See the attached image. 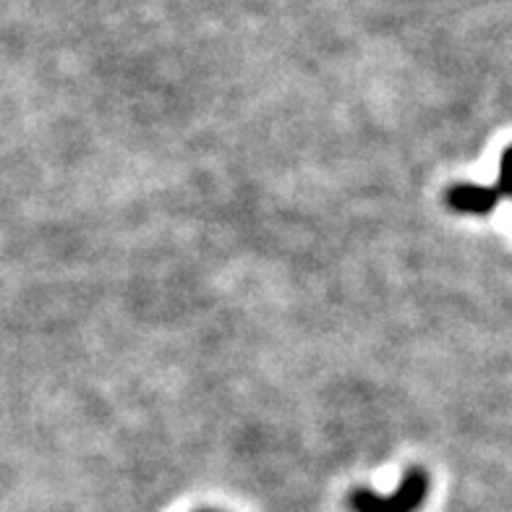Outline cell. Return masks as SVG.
<instances>
[{
	"label": "cell",
	"instance_id": "6da1fadb",
	"mask_svg": "<svg viewBox=\"0 0 512 512\" xmlns=\"http://www.w3.org/2000/svg\"><path fill=\"white\" fill-rule=\"evenodd\" d=\"M426 494H429V473L424 468H408L392 494L353 489L348 507L353 512H418L426 502Z\"/></svg>",
	"mask_w": 512,
	"mask_h": 512
},
{
	"label": "cell",
	"instance_id": "7a4b0ae2",
	"mask_svg": "<svg viewBox=\"0 0 512 512\" xmlns=\"http://www.w3.org/2000/svg\"><path fill=\"white\" fill-rule=\"evenodd\" d=\"M447 207L460 212V215H492L497 209L502 194L497 191V186H476V183H458L447 191Z\"/></svg>",
	"mask_w": 512,
	"mask_h": 512
},
{
	"label": "cell",
	"instance_id": "3957f363",
	"mask_svg": "<svg viewBox=\"0 0 512 512\" xmlns=\"http://www.w3.org/2000/svg\"><path fill=\"white\" fill-rule=\"evenodd\" d=\"M497 191L502 196H512V147L502 152V162H499V183Z\"/></svg>",
	"mask_w": 512,
	"mask_h": 512
},
{
	"label": "cell",
	"instance_id": "277c9868",
	"mask_svg": "<svg viewBox=\"0 0 512 512\" xmlns=\"http://www.w3.org/2000/svg\"><path fill=\"white\" fill-rule=\"evenodd\" d=\"M202 512H212V510H202Z\"/></svg>",
	"mask_w": 512,
	"mask_h": 512
}]
</instances>
